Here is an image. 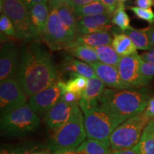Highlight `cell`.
Listing matches in <instances>:
<instances>
[{
	"instance_id": "obj_1",
	"label": "cell",
	"mask_w": 154,
	"mask_h": 154,
	"mask_svg": "<svg viewBox=\"0 0 154 154\" xmlns=\"http://www.w3.org/2000/svg\"><path fill=\"white\" fill-rule=\"evenodd\" d=\"M16 79L29 97L46 89L59 80L54 61L42 44L32 42L22 50Z\"/></svg>"
},
{
	"instance_id": "obj_2",
	"label": "cell",
	"mask_w": 154,
	"mask_h": 154,
	"mask_svg": "<svg viewBox=\"0 0 154 154\" xmlns=\"http://www.w3.org/2000/svg\"><path fill=\"white\" fill-rule=\"evenodd\" d=\"M150 98L146 88H105L99 101V106L126 121L143 112Z\"/></svg>"
},
{
	"instance_id": "obj_3",
	"label": "cell",
	"mask_w": 154,
	"mask_h": 154,
	"mask_svg": "<svg viewBox=\"0 0 154 154\" xmlns=\"http://www.w3.org/2000/svg\"><path fill=\"white\" fill-rule=\"evenodd\" d=\"M87 135L84 126V113L76 105L69 121L53 131L48 138L45 149L50 151L62 149H76L86 140Z\"/></svg>"
},
{
	"instance_id": "obj_4",
	"label": "cell",
	"mask_w": 154,
	"mask_h": 154,
	"mask_svg": "<svg viewBox=\"0 0 154 154\" xmlns=\"http://www.w3.org/2000/svg\"><path fill=\"white\" fill-rule=\"evenodd\" d=\"M41 121L29 103L1 116V134L9 138H21L39 128Z\"/></svg>"
},
{
	"instance_id": "obj_5",
	"label": "cell",
	"mask_w": 154,
	"mask_h": 154,
	"mask_svg": "<svg viewBox=\"0 0 154 154\" xmlns=\"http://www.w3.org/2000/svg\"><path fill=\"white\" fill-rule=\"evenodd\" d=\"M83 113L87 138L109 144L111 134L119 125L125 121L99 106Z\"/></svg>"
},
{
	"instance_id": "obj_6",
	"label": "cell",
	"mask_w": 154,
	"mask_h": 154,
	"mask_svg": "<svg viewBox=\"0 0 154 154\" xmlns=\"http://www.w3.org/2000/svg\"><path fill=\"white\" fill-rule=\"evenodd\" d=\"M150 120L143 111L131 117L119 125L109 138L111 149L134 148L140 142L144 129Z\"/></svg>"
},
{
	"instance_id": "obj_7",
	"label": "cell",
	"mask_w": 154,
	"mask_h": 154,
	"mask_svg": "<svg viewBox=\"0 0 154 154\" xmlns=\"http://www.w3.org/2000/svg\"><path fill=\"white\" fill-rule=\"evenodd\" d=\"M0 9L1 12L3 11L14 24L17 38L26 42L39 39L40 36L32 26L29 11L24 0H0Z\"/></svg>"
},
{
	"instance_id": "obj_8",
	"label": "cell",
	"mask_w": 154,
	"mask_h": 154,
	"mask_svg": "<svg viewBox=\"0 0 154 154\" xmlns=\"http://www.w3.org/2000/svg\"><path fill=\"white\" fill-rule=\"evenodd\" d=\"M76 36L72 34L59 18L57 8H50V14L43 40L53 51L65 49L68 50Z\"/></svg>"
},
{
	"instance_id": "obj_9",
	"label": "cell",
	"mask_w": 154,
	"mask_h": 154,
	"mask_svg": "<svg viewBox=\"0 0 154 154\" xmlns=\"http://www.w3.org/2000/svg\"><path fill=\"white\" fill-rule=\"evenodd\" d=\"M27 95L21 87L17 79H10L0 84V111L1 116L27 103Z\"/></svg>"
},
{
	"instance_id": "obj_10",
	"label": "cell",
	"mask_w": 154,
	"mask_h": 154,
	"mask_svg": "<svg viewBox=\"0 0 154 154\" xmlns=\"http://www.w3.org/2000/svg\"><path fill=\"white\" fill-rule=\"evenodd\" d=\"M142 59L136 51L127 57H121L118 65L121 79L127 87L140 88L147 85V83L140 74V63Z\"/></svg>"
},
{
	"instance_id": "obj_11",
	"label": "cell",
	"mask_w": 154,
	"mask_h": 154,
	"mask_svg": "<svg viewBox=\"0 0 154 154\" xmlns=\"http://www.w3.org/2000/svg\"><path fill=\"white\" fill-rule=\"evenodd\" d=\"M63 94L61 80L59 79L53 85L29 97L28 103L36 114L45 115L57 104Z\"/></svg>"
},
{
	"instance_id": "obj_12",
	"label": "cell",
	"mask_w": 154,
	"mask_h": 154,
	"mask_svg": "<svg viewBox=\"0 0 154 154\" xmlns=\"http://www.w3.org/2000/svg\"><path fill=\"white\" fill-rule=\"evenodd\" d=\"M18 49L13 42H5L0 50V81L15 79L18 68Z\"/></svg>"
},
{
	"instance_id": "obj_13",
	"label": "cell",
	"mask_w": 154,
	"mask_h": 154,
	"mask_svg": "<svg viewBox=\"0 0 154 154\" xmlns=\"http://www.w3.org/2000/svg\"><path fill=\"white\" fill-rule=\"evenodd\" d=\"M79 104H71L60 99L44 116V123L50 131L57 130L70 119L74 108Z\"/></svg>"
},
{
	"instance_id": "obj_14",
	"label": "cell",
	"mask_w": 154,
	"mask_h": 154,
	"mask_svg": "<svg viewBox=\"0 0 154 154\" xmlns=\"http://www.w3.org/2000/svg\"><path fill=\"white\" fill-rule=\"evenodd\" d=\"M111 15L101 14L86 17L78 19L76 24V36L86 35L94 32L111 30L112 29Z\"/></svg>"
},
{
	"instance_id": "obj_15",
	"label": "cell",
	"mask_w": 154,
	"mask_h": 154,
	"mask_svg": "<svg viewBox=\"0 0 154 154\" xmlns=\"http://www.w3.org/2000/svg\"><path fill=\"white\" fill-rule=\"evenodd\" d=\"M104 90V84L98 77L88 79L86 89L79 103L83 113L99 106V101Z\"/></svg>"
},
{
	"instance_id": "obj_16",
	"label": "cell",
	"mask_w": 154,
	"mask_h": 154,
	"mask_svg": "<svg viewBox=\"0 0 154 154\" xmlns=\"http://www.w3.org/2000/svg\"><path fill=\"white\" fill-rule=\"evenodd\" d=\"M95 71L96 76L105 86L115 89H130L121 79L118 68L97 61L89 64Z\"/></svg>"
},
{
	"instance_id": "obj_17",
	"label": "cell",
	"mask_w": 154,
	"mask_h": 154,
	"mask_svg": "<svg viewBox=\"0 0 154 154\" xmlns=\"http://www.w3.org/2000/svg\"><path fill=\"white\" fill-rule=\"evenodd\" d=\"M29 11L32 26L40 38H43L50 14L49 5L47 3L37 4L29 9Z\"/></svg>"
},
{
	"instance_id": "obj_18",
	"label": "cell",
	"mask_w": 154,
	"mask_h": 154,
	"mask_svg": "<svg viewBox=\"0 0 154 154\" xmlns=\"http://www.w3.org/2000/svg\"><path fill=\"white\" fill-rule=\"evenodd\" d=\"M112 39L113 38L111 33L108 31H102L86 35L77 36L69 49H73L78 46H88L96 48L102 46L111 45L112 43Z\"/></svg>"
},
{
	"instance_id": "obj_19",
	"label": "cell",
	"mask_w": 154,
	"mask_h": 154,
	"mask_svg": "<svg viewBox=\"0 0 154 154\" xmlns=\"http://www.w3.org/2000/svg\"><path fill=\"white\" fill-rule=\"evenodd\" d=\"M63 68L66 72L76 73L87 79L97 77L95 71L88 63L79 61L78 59H73L72 57L66 58L64 63L63 64Z\"/></svg>"
},
{
	"instance_id": "obj_20",
	"label": "cell",
	"mask_w": 154,
	"mask_h": 154,
	"mask_svg": "<svg viewBox=\"0 0 154 154\" xmlns=\"http://www.w3.org/2000/svg\"><path fill=\"white\" fill-rule=\"evenodd\" d=\"M111 45L120 57H127L136 52V47L131 38L124 33L113 34Z\"/></svg>"
},
{
	"instance_id": "obj_21",
	"label": "cell",
	"mask_w": 154,
	"mask_h": 154,
	"mask_svg": "<svg viewBox=\"0 0 154 154\" xmlns=\"http://www.w3.org/2000/svg\"><path fill=\"white\" fill-rule=\"evenodd\" d=\"M76 151L79 154H111V148L109 143L88 138L77 148Z\"/></svg>"
},
{
	"instance_id": "obj_22",
	"label": "cell",
	"mask_w": 154,
	"mask_h": 154,
	"mask_svg": "<svg viewBox=\"0 0 154 154\" xmlns=\"http://www.w3.org/2000/svg\"><path fill=\"white\" fill-rule=\"evenodd\" d=\"M87 81L88 79L82 75L76 73H71L70 79L67 82H63L61 80L63 93L66 91L72 92L82 97L87 85Z\"/></svg>"
},
{
	"instance_id": "obj_23",
	"label": "cell",
	"mask_w": 154,
	"mask_h": 154,
	"mask_svg": "<svg viewBox=\"0 0 154 154\" xmlns=\"http://www.w3.org/2000/svg\"><path fill=\"white\" fill-rule=\"evenodd\" d=\"M73 11H74V15L76 16L77 20L86 17L109 14L107 9L99 0L88 4V5L82 6V7H76L73 9Z\"/></svg>"
},
{
	"instance_id": "obj_24",
	"label": "cell",
	"mask_w": 154,
	"mask_h": 154,
	"mask_svg": "<svg viewBox=\"0 0 154 154\" xmlns=\"http://www.w3.org/2000/svg\"><path fill=\"white\" fill-rule=\"evenodd\" d=\"M125 34L131 38L133 43L136 46V49L140 50H151L153 46L151 45L149 37L144 29H136L131 27Z\"/></svg>"
},
{
	"instance_id": "obj_25",
	"label": "cell",
	"mask_w": 154,
	"mask_h": 154,
	"mask_svg": "<svg viewBox=\"0 0 154 154\" xmlns=\"http://www.w3.org/2000/svg\"><path fill=\"white\" fill-rule=\"evenodd\" d=\"M95 50L100 62L118 67L121 57L116 52L112 46L106 45L96 47Z\"/></svg>"
},
{
	"instance_id": "obj_26",
	"label": "cell",
	"mask_w": 154,
	"mask_h": 154,
	"mask_svg": "<svg viewBox=\"0 0 154 154\" xmlns=\"http://www.w3.org/2000/svg\"><path fill=\"white\" fill-rule=\"evenodd\" d=\"M72 57H76L79 60L91 64L99 61L95 48L88 46H78L73 49H69Z\"/></svg>"
},
{
	"instance_id": "obj_27",
	"label": "cell",
	"mask_w": 154,
	"mask_h": 154,
	"mask_svg": "<svg viewBox=\"0 0 154 154\" xmlns=\"http://www.w3.org/2000/svg\"><path fill=\"white\" fill-rule=\"evenodd\" d=\"M57 9L59 18L63 24L72 34L76 36V24L78 20L74 15L73 9L67 4L61 5Z\"/></svg>"
},
{
	"instance_id": "obj_28",
	"label": "cell",
	"mask_w": 154,
	"mask_h": 154,
	"mask_svg": "<svg viewBox=\"0 0 154 154\" xmlns=\"http://www.w3.org/2000/svg\"><path fill=\"white\" fill-rule=\"evenodd\" d=\"M112 24L117 26L121 31L126 32L131 27L130 26V18L125 11L124 3L119 2L116 10L113 13L111 17Z\"/></svg>"
},
{
	"instance_id": "obj_29",
	"label": "cell",
	"mask_w": 154,
	"mask_h": 154,
	"mask_svg": "<svg viewBox=\"0 0 154 154\" xmlns=\"http://www.w3.org/2000/svg\"><path fill=\"white\" fill-rule=\"evenodd\" d=\"M133 149L138 154H154V137L144 131L140 142Z\"/></svg>"
},
{
	"instance_id": "obj_30",
	"label": "cell",
	"mask_w": 154,
	"mask_h": 154,
	"mask_svg": "<svg viewBox=\"0 0 154 154\" xmlns=\"http://www.w3.org/2000/svg\"><path fill=\"white\" fill-rule=\"evenodd\" d=\"M34 149H36L34 146L29 143L3 146L1 148L0 154H26Z\"/></svg>"
},
{
	"instance_id": "obj_31",
	"label": "cell",
	"mask_w": 154,
	"mask_h": 154,
	"mask_svg": "<svg viewBox=\"0 0 154 154\" xmlns=\"http://www.w3.org/2000/svg\"><path fill=\"white\" fill-rule=\"evenodd\" d=\"M0 30L2 34L17 38V31L14 24L11 19L3 13H2L0 16Z\"/></svg>"
},
{
	"instance_id": "obj_32",
	"label": "cell",
	"mask_w": 154,
	"mask_h": 154,
	"mask_svg": "<svg viewBox=\"0 0 154 154\" xmlns=\"http://www.w3.org/2000/svg\"><path fill=\"white\" fill-rule=\"evenodd\" d=\"M131 10L138 18L149 22L150 24H154V12L151 9H141L138 7H131Z\"/></svg>"
},
{
	"instance_id": "obj_33",
	"label": "cell",
	"mask_w": 154,
	"mask_h": 154,
	"mask_svg": "<svg viewBox=\"0 0 154 154\" xmlns=\"http://www.w3.org/2000/svg\"><path fill=\"white\" fill-rule=\"evenodd\" d=\"M140 74L146 82H151L154 76V63L142 60L140 63Z\"/></svg>"
},
{
	"instance_id": "obj_34",
	"label": "cell",
	"mask_w": 154,
	"mask_h": 154,
	"mask_svg": "<svg viewBox=\"0 0 154 154\" xmlns=\"http://www.w3.org/2000/svg\"><path fill=\"white\" fill-rule=\"evenodd\" d=\"M81 96L77 94L72 93V92L66 91L63 94L61 99L66 103H71V104H79L81 99Z\"/></svg>"
},
{
	"instance_id": "obj_35",
	"label": "cell",
	"mask_w": 154,
	"mask_h": 154,
	"mask_svg": "<svg viewBox=\"0 0 154 154\" xmlns=\"http://www.w3.org/2000/svg\"><path fill=\"white\" fill-rule=\"evenodd\" d=\"M104 5V7L107 9L109 14L112 16L115 11L116 10L117 7L120 2L119 0H99Z\"/></svg>"
},
{
	"instance_id": "obj_36",
	"label": "cell",
	"mask_w": 154,
	"mask_h": 154,
	"mask_svg": "<svg viewBox=\"0 0 154 154\" xmlns=\"http://www.w3.org/2000/svg\"><path fill=\"white\" fill-rule=\"evenodd\" d=\"M96 1H98V0H69L67 5L72 9H74L76 7H82V6L88 5Z\"/></svg>"
},
{
	"instance_id": "obj_37",
	"label": "cell",
	"mask_w": 154,
	"mask_h": 154,
	"mask_svg": "<svg viewBox=\"0 0 154 154\" xmlns=\"http://www.w3.org/2000/svg\"><path fill=\"white\" fill-rule=\"evenodd\" d=\"M144 113L150 119L154 117V97L149 99Z\"/></svg>"
},
{
	"instance_id": "obj_38",
	"label": "cell",
	"mask_w": 154,
	"mask_h": 154,
	"mask_svg": "<svg viewBox=\"0 0 154 154\" xmlns=\"http://www.w3.org/2000/svg\"><path fill=\"white\" fill-rule=\"evenodd\" d=\"M136 5L141 9H151L154 5V0H136Z\"/></svg>"
},
{
	"instance_id": "obj_39",
	"label": "cell",
	"mask_w": 154,
	"mask_h": 154,
	"mask_svg": "<svg viewBox=\"0 0 154 154\" xmlns=\"http://www.w3.org/2000/svg\"><path fill=\"white\" fill-rule=\"evenodd\" d=\"M140 56L143 61L154 63V49L149 50L147 52L141 54Z\"/></svg>"
},
{
	"instance_id": "obj_40",
	"label": "cell",
	"mask_w": 154,
	"mask_h": 154,
	"mask_svg": "<svg viewBox=\"0 0 154 154\" xmlns=\"http://www.w3.org/2000/svg\"><path fill=\"white\" fill-rule=\"evenodd\" d=\"M69 0H49L50 8H58L61 5H66Z\"/></svg>"
},
{
	"instance_id": "obj_41",
	"label": "cell",
	"mask_w": 154,
	"mask_h": 154,
	"mask_svg": "<svg viewBox=\"0 0 154 154\" xmlns=\"http://www.w3.org/2000/svg\"><path fill=\"white\" fill-rule=\"evenodd\" d=\"M111 154H138L134 149H126L120 150L111 149Z\"/></svg>"
},
{
	"instance_id": "obj_42",
	"label": "cell",
	"mask_w": 154,
	"mask_h": 154,
	"mask_svg": "<svg viewBox=\"0 0 154 154\" xmlns=\"http://www.w3.org/2000/svg\"><path fill=\"white\" fill-rule=\"evenodd\" d=\"M28 9H30L33 6L37 4L47 3L49 0H24Z\"/></svg>"
},
{
	"instance_id": "obj_43",
	"label": "cell",
	"mask_w": 154,
	"mask_h": 154,
	"mask_svg": "<svg viewBox=\"0 0 154 154\" xmlns=\"http://www.w3.org/2000/svg\"><path fill=\"white\" fill-rule=\"evenodd\" d=\"M145 30L148 36H149L151 45L154 47V24H151L149 27L145 29Z\"/></svg>"
},
{
	"instance_id": "obj_44",
	"label": "cell",
	"mask_w": 154,
	"mask_h": 154,
	"mask_svg": "<svg viewBox=\"0 0 154 154\" xmlns=\"http://www.w3.org/2000/svg\"><path fill=\"white\" fill-rule=\"evenodd\" d=\"M50 154H79L76 149H62L58 151H51Z\"/></svg>"
},
{
	"instance_id": "obj_45",
	"label": "cell",
	"mask_w": 154,
	"mask_h": 154,
	"mask_svg": "<svg viewBox=\"0 0 154 154\" xmlns=\"http://www.w3.org/2000/svg\"><path fill=\"white\" fill-rule=\"evenodd\" d=\"M50 153H51V151H50L49 149L44 148L43 149L40 150L34 149L33 151L29 152V153L26 154H50Z\"/></svg>"
},
{
	"instance_id": "obj_46",
	"label": "cell",
	"mask_w": 154,
	"mask_h": 154,
	"mask_svg": "<svg viewBox=\"0 0 154 154\" xmlns=\"http://www.w3.org/2000/svg\"><path fill=\"white\" fill-rule=\"evenodd\" d=\"M144 131H146V132L149 133L150 134H151L154 137V125L152 124L151 123L149 122V124H148L147 126H146Z\"/></svg>"
},
{
	"instance_id": "obj_47",
	"label": "cell",
	"mask_w": 154,
	"mask_h": 154,
	"mask_svg": "<svg viewBox=\"0 0 154 154\" xmlns=\"http://www.w3.org/2000/svg\"><path fill=\"white\" fill-rule=\"evenodd\" d=\"M149 122H150V123H151L152 124H153V125H154V117H153V118H152V119H151V120H150Z\"/></svg>"
},
{
	"instance_id": "obj_48",
	"label": "cell",
	"mask_w": 154,
	"mask_h": 154,
	"mask_svg": "<svg viewBox=\"0 0 154 154\" xmlns=\"http://www.w3.org/2000/svg\"><path fill=\"white\" fill-rule=\"evenodd\" d=\"M119 2H122V3H124L125 2H126V1H128V0H119Z\"/></svg>"
}]
</instances>
